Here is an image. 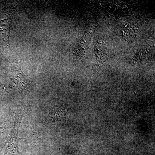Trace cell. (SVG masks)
Instances as JSON below:
<instances>
[{"label": "cell", "mask_w": 155, "mask_h": 155, "mask_svg": "<svg viewBox=\"0 0 155 155\" xmlns=\"http://www.w3.org/2000/svg\"><path fill=\"white\" fill-rule=\"evenodd\" d=\"M67 110L63 107H58L53 109L49 114V118L53 122H58L67 119Z\"/></svg>", "instance_id": "cell-1"}]
</instances>
